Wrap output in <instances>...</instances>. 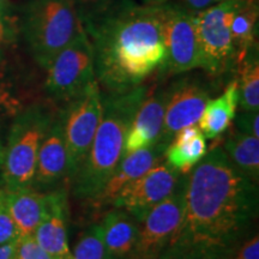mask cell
I'll return each mask as SVG.
<instances>
[{
    "mask_svg": "<svg viewBox=\"0 0 259 259\" xmlns=\"http://www.w3.org/2000/svg\"><path fill=\"white\" fill-rule=\"evenodd\" d=\"M89 38L97 83L109 93L128 92L163 66V8L131 3L107 18Z\"/></svg>",
    "mask_w": 259,
    "mask_h": 259,
    "instance_id": "cell-2",
    "label": "cell"
},
{
    "mask_svg": "<svg viewBox=\"0 0 259 259\" xmlns=\"http://www.w3.org/2000/svg\"><path fill=\"white\" fill-rule=\"evenodd\" d=\"M10 12V0H0V17H8Z\"/></svg>",
    "mask_w": 259,
    "mask_h": 259,
    "instance_id": "cell-33",
    "label": "cell"
},
{
    "mask_svg": "<svg viewBox=\"0 0 259 259\" xmlns=\"http://www.w3.org/2000/svg\"><path fill=\"white\" fill-rule=\"evenodd\" d=\"M108 259H130L137 240L138 221L124 210L108 212L100 223Z\"/></svg>",
    "mask_w": 259,
    "mask_h": 259,
    "instance_id": "cell-18",
    "label": "cell"
},
{
    "mask_svg": "<svg viewBox=\"0 0 259 259\" xmlns=\"http://www.w3.org/2000/svg\"><path fill=\"white\" fill-rule=\"evenodd\" d=\"M67 177V155L60 112L54 115L40 150L32 186L36 190L51 189Z\"/></svg>",
    "mask_w": 259,
    "mask_h": 259,
    "instance_id": "cell-15",
    "label": "cell"
},
{
    "mask_svg": "<svg viewBox=\"0 0 259 259\" xmlns=\"http://www.w3.org/2000/svg\"><path fill=\"white\" fill-rule=\"evenodd\" d=\"M18 232L16 228L9 210L6 208L3 196V190H0V246L18 239Z\"/></svg>",
    "mask_w": 259,
    "mask_h": 259,
    "instance_id": "cell-27",
    "label": "cell"
},
{
    "mask_svg": "<svg viewBox=\"0 0 259 259\" xmlns=\"http://www.w3.org/2000/svg\"><path fill=\"white\" fill-rule=\"evenodd\" d=\"M0 145H2V143H0Z\"/></svg>",
    "mask_w": 259,
    "mask_h": 259,
    "instance_id": "cell-36",
    "label": "cell"
},
{
    "mask_svg": "<svg viewBox=\"0 0 259 259\" xmlns=\"http://www.w3.org/2000/svg\"><path fill=\"white\" fill-rule=\"evenodd\" d=\"M166 149L167 145L156 143L151 147L139 149L135 153L122 157L120 163L107 180L105 187L99 193V196L93 200V203L96 206L112 204L113 199L120 192L121 189H124L130 183L138 179L139 177H142L164 160Z\"/></svg>",
    "mask_w": 259,
    "mask_h": 259,
    "instance_id": "cell-16",
    "label": "cell"
},
{
    "mask_svg": "<svg viewBox=\"0 0 259 259\" xmlns=\"http://www.w3.org/2000/svg\"><path fill=\"white\" fill-rule=\"evenodd\" d=\"M166 100L167 88H148L126 135L124 156L157 143L163 125Z\"/></svg>",
    "mask_w": 259,
    "mask_h": 259,
    "instance_id": "cell-13",
    "label": "cell"
},
{
    "mask_svg": "<svg viewBox=\"0 0 259 259\" xmlns=\"http://www.w3.org/2000/svg\"><path fill=\"white\" fill-rule=\"evenodd\" d=\"M148 87L102 96V115L85 160L71 181L76 198L93 200L124 156L125 139Z\"/></svg>",
    "mask_w": 259,
    "mask_h": 259,
    "instance_id": "cell-3",
    "label": "cell"
},
{
    "mask_svg": "<svg viewBox=\"0 0 259 259\" xmlns=\"http://www.w3.org/2000/svg\"><path fill=\"white\" fill-rule=\"evenodd\" d=\"M184 174L167 163H158L139 177L115 196L112 205L124 210L137 221H142L147 213L166 199L177 189Z\"/></svg>",
    "mask_w": 259,
    "mask_h": 259,
    "instance_id": "cell-12",
    "label": "cell"
},
{
    "mask_svg": "<svg viewBox=\"0 0 259 259\" xmlns=\"http://www.w3.org/2000/svg\"><path fill=\"white\" fill-rule=\"evenodd\" d=\"M2 156H3V147L0 145V164H2Z\"/></svg>",
    "mask_w": 259,
    "mask_h": 259,
    "instance_id": "cell-35",
    "label": "cell"
},
{
    "mask_svg": "<svg viewBox=\"0 0 259 259\" xmlns=\"http://www.w3.org/2000/svg\"><path fill=\"white\" fill-rule=\"evenodd\" d=\"M168 0H141V4L144 5H162Z\"/></svg>",
    "mask_w": 259,
    "mask_h": 259,
    "instance_id": "cell-34",
    "label": "cell"
},
{
    "mask_svg": "<svg viewBox=\"0 0 259 259\" xmlns=\"http://www.w3.org/2000/svg\"><path fill=\"white\" fill-rule=\"evenodd\" d=\"M257 213L258 184L213 148L186 174L179 227L160 259H229Z\"/></svg>",
    "mask_w": 259,
    "mask_h": 259,
    "instance_id": "cell-1",
    "label": "cell"
},
{
    "mask_svg": "<svg viewBox=\"0 0 259 259\" xmlns=\"http://www.w3.org/2000/svg\"><path fill=\"white\" fill-rule=\"evenodd\" d=\"M238 105L239 87L238 78H235L227 85L222 95L218 99H210L204 107L198 120V127L204 137L213 139L222 135L234 120Z\"/></svg>",
    "mask_w": 259,
    "mask_h": 259,
    "instance_id": "cell-19",
    "label": "cell"
},
{
    "mask_svg": "<svg viewBox=\"0 0 259 259\" xmlns=\"http://www.w3.org/2000/svg\"><path fill=\"white\" fill-rule=\"evenodd\" d=\"M236 0H223L194 14L198 34L200 69L211 77L228 73L236 63L231 23Z\"/></svg>",
    "mask_w": 259,
    "mask_h": 259,
    "instance_id": "cell-6",
    "label": "cell"
},
{
    "mask_svg": "<svg viewBox=\"0 0 259 259\" xmlns=\"http://www.w3.org/2000/svg\"><path fill=\"white\" fill-rule=\"evenodd\" d=\"M15 40V28L8 17H0V73L3 72L9 48Z\"/></svg>",
    "mask_w": 259,
    "mask_h": 259,
    "instance_id": "cell-28",
    "label": "cell"
},
{
    "mask_svg": "<svg viewBox=\"0 0 259 259\" xmlns=\"http://www.w3.org/2000/svg\"><path fill=\"white\" fill-rule=\"evenodd\" d=\"M4 202L19 238L34 235L47 210V194L34 187L3 190Z\"/></svg>",
    "mask_w": 259,
    "mask_h": 259,
    "instance_id": "cell-17",
    "label": "cell"
},
{
    "mask_svg": "<svg viewBox=\"0 0 259 259\" xmlns=\"http://www.w3.org/2000/svg\"><path fill=\"white\" fill-rule=\"evenodd\" d=\"M67 155V179L72 181L85 160L102 115V93L97 80L67 101L60 111Z\"/></svg>",
    "mask_w": 259,
    "mask_h": 259,
    "instance_id": "cell-7",
    "label": "cell"
},
{
    "mask_svg": "<svg viewBox=\"0 0 259 259\" xmlns=\"http://www.w3.org/2000/svg\"><path fill=\"white\" fill-rule=\"evenodd\" d=\"M257 2H258V0H257Z\"/></svg>",
    "mask_w": 259,
    "mask_h": 259,
    "instance_id": "cell-37",
    "label": "cell"
},
{
    "mask_svg": "<svg viewBox=\"0 0 259 259\" xmlns=\"http://www.w3.org/2000/svg\"><path fill=\"white\" fill-rule=\"evenodd\" d=\"M185 178L186 174H184L177 189L138 222L137 240L130 259H160L179 227Z\"/></svg>",
    "mask_w": 259,
    "mask_h": 259,
    "instance_id": "cell-10",
    "label": "cell"
},
{
    "mask_svg": "<svg viewBox=\"0 0 259 259\" xmlns=\"http://www.w3.org/2000/svg\"><path fill=\"white\" fill-rule=\"evenodd\" d=\"M37 244L57 259H72L69 246V202L66 191L47 194L45 218L34 233Z\"/></svg>",
    "mask_w": 259,
    "mask_h": 259,
    "instance_id": "cell-14",
    "label": "cell"
},
{
    "mask_svg": "<svg viewBox=\"0 0 259 259\" xmlns=\"http://www.w3.org/2000/svg\"><path fill=\"white\" fill-rule=\"evenodd\" d=\"M229 259H259V236L257 233L236 246Z\"/></svg>",
    "mask_w": 259,
    "mask_h": 259,
    "instance_id": "cell-29",
    "label": "cell"
},
{
    "mask_svg": "<svg viewBox=\"0 0 259 259\" xmlns=\"http://www.w3.org/2000/svg\"><path fill=\"white\" fill-rule=\"evenodd\" d=\"M71 257L72 259H108L101 225L90 226L80 234L71 252Z\"/></svg>",
    "mask_w": 259,
    "mask_h": 259,
    "instance_id": "cell-25",
    "label": "cell"
},
{
    "mask_svg": "<svg viewBox=\"0 0 259 259\" xmlns=\"http://www.w3.org/2000/svg\"><path fill=\"white\" fill-rule=\"evenodd\" d=\"M162 8L166 59L161 70L173 76L197 69L200 66V52L194 14L170 0Z\"/></svg>",
    "mask_w": 259,
    "mask_h": 259,
    "instance_id": "cell-9",
    "label": "cell"
},
{
    "mask_svg": "<svg viewBox=\"0 0 259 259\" xmlns=\"http://www.w3.org/2000/svg\"><path fill=\"white\" fill-rule=\"evenodd\" d=\"M208 153L204 135L197 126L180 130L166 149L164 160L170 167L187 174Z\"/></svg>",
    "mask_w": 259,
    "mask_h": 259,
    "instance_id": "cell-20",
    "label": "cell"
},
{
    "mask_svg": "<svg viewBox=\"0 0 259 259\" xmlns=\"http://www.w3.org/2000/svg\"><path fill=\"white\" fill-rule=\"evenodd\" d=\"M238 79L239 105L242 112L259 111V59L257 44L250 48L240 64Z\"/></svg>",
    "mask_w": 259,
    "mask_h": 259,
    "instance_id": "cell-23",
    "label": "cell"
},
{
    "mask_svg": "<svg viewBox=\"0 0 259 259\" xmlns=\"http://www.w3.org/2000/svg\"><path fill=\"white\" fill-rule=\"evenodd\" d=\"M235 124L238 131L259 138V114L258 112H242L236 116Z\"/></svg>",
    "mask_w": 259,
    "mask_h": 259,
    "instance_id": "cell-30",
    "label": "cell"
},
{
    "mask_svg": "<svg viewBox=\"0 0 259 259\" xmlns=\"http://www.w3.org/2000/svg\"><path fill=\"white\" fill-rule=\"evenodd\" d=\"M15 259H57L44 250L34 236H23L18 239Z\"/></svg>",
    "mask_w": 259,
    "mask_h": 259,
    "instance_id": "cell-26",
    "label": "cell"
},
{
    "mask_svg": "<svg viewBox=\"0 0 259 259\" xmlns=\"http://www.w3.org/2000/svg\"><path fill=\"white\" fill-rule=\"evenodd\" d=\"M46 71V90L57 101H70L96 80L93 45L84 28L54 57Z\"/></svg>",
    "mask_w": 259,
    "mask_h": 259,
    "instance_id": "cell-8",
    "label": "cell"
},
{
    "mask_svg": "<svg viewBox=\"0 0 259 259\" xmlns=\"http://www.w3.org/2000/svg\"><path fill=\"white\" fill-rule=\"evenodd\" d=\"M223 0H177V4L184 8L187 11L197 14V12L203 11V10L210 8V6L219 4Z\"/></svg>",
    "mask_w": 259,
    "mask_h": 259,
    "instance_id": "cell-31",
    "label": "cell"
},
{
    "mask_svg": "<svg viewBox=\"0 0 259 259\" xmlns=\"http://www.w3.org/2000/svg\"><path fill=\"white\" fill-rule=\"evenodd\" d=\"M223 150L239 171L253 183L259 181V138L240 131L233 132L225 142Z\"/></svg>",
    "mask_w": 259,
    "mask_h": 259,
    "instance_id": "cell-22",
    "label": "cell"
},
{
    "mask_svg": "<svg viewBox=\"0 0 259 259\" xmlns=\"http://www.w3.org/2000/svg\"><path fill=\"white\" fill-rule=\"evenodd\" d=\"M79 21L90 37L107 18L135 0H72Z\"/></svg>",
    "mask_w": 259,
    "mask_h": 259,
    "instance_id": "cell-24",
    "label": "cell"
},
{
    "mask_svg": "<svg viewBox=\"0 0 259 259\" xmlns=\"http://www.w3.org/2000/svg\"><path fill=\"white\" fill-rule=\"evenodd\" d=\"M82 28L72 0H30L19 21L29 53L44 70Z\"/></svg>",
    "mask_w": 259,
    "mask_h": 259,
    "instance_id": "cell-4",
    "label": "cell"
},
{
    "mask_svg": "<svg viewBox=\"0 0 259 259\" xmlns=\"http://www.w3.org/2000/svg\"><path fill=\"white\" fill-rule=\"evenodd\" d=\"M19 239V238H18ZM18 239L0 246V259H15L16 248H17Z\"/></svg>",
    "mask_w": 259,
    "mask_h": 259,
    "instance_id": "cell-32",
    "label": "cell"
},
{
    "mask_svg": "<svg viewBox=\"0 0 259 259\" xmlns=\"http://www.w3.org/2000/svg\"><path fill=\"white\" fill-rule=\"evenodd\" d=\"M53 118L42 105L29 106L16 116L0 164L5 190L32 186L38 150Z\"/></svg>",
    "mask_w": 259,
    "mask_h": 259,
    "instance_id": "cell-5",
    "label": "cell"
},
{
    "mask_svg": "<svg viewBox=\"0 0 259 259\" xmlns=\"http://www.w3.org/2000/svg\"><path fill=\"white\" fill-rule=\"evenodd\" d=\"M210 96L209 85L197 76L183 77L168 85L163 125L157 143L168 147L180 130L196 125Z\"/></svg>",
    "mask_w": 259,
    "mask_h": 259,
    "instance_id": "cell-11",
    "label": "cell"
},
{
    "mask_svg": "<svg viewBox=\"0 0 259 259\" xmlns=\"http://www.w3.org/2000/svg\"><path fill=\"white\" fill-rule=\"evenodd\" d=\"M258 15L257 0H236L231 23V32L238 66L250 48L257 44Z\"/></svg>",
    "mask_w": 259,
    "mask_h": 259,
    "instance_id": "cell-21",
    "label": "cell"
}]
</instances>
